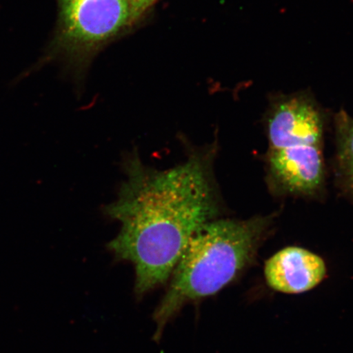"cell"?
<instances>
[{"label": "cell", "instance_id": "6da1fadb", "mask_svg": "<svg viewBox=\"0 0 353 353\" xmlns=\"http://www.w3.org/2000/svg\"><path fill=\"white\" fill-rule=\"evenodd\" d=\"M125 170L117 200L104 209L121 224L108 248L134 264L139 297L166 283L194 234L214 219L218 205L210 158L202 152L165 170L145 165L134 152Z\"/></svg>", "mask_w": 353, "mask_h": 353}, {"label": "cell", "instance_id": "ba28073f", "mask_svg": "<svg viewBox=\"0 0 353 353\" xmlns=\"http://www.w3.org/2000/svg\"><path fill=\"white\" fill-rule=\"evenodd\" d=\"M156 1L157 0H128L132 22L140 19Z\"/></svg>", "mask_w": 353, "mask_h": 353}, {"label": "cell", "instance_id": "8992f818", "mask_svg": "<svg viewBox=\"0 0 353 353\" xmlns=\"http://www.w3.org/2000/svg\"><path fill=\"white\" fill-rule=\"evenodd\" d=\"M267 284L277 292L305 293L314 289L326 276V265L320 256L300 247L278 251L265 263Z\"/></svg>", "mask_w": 353, "mask_h": 353}, {"label": "cell", "instance_id": "3957f363", "mask_svg": "<svg viewBox=\"0 0 353 353\" xmlns=\"http://www.w3.org/2000/svg\"><path fill=\"white\" fill-rule=\"evenodd\" d=\"M59 46L86 57L117 37L132 21L128 0H59Z\"/></svg>", "mask_w": 353, "mask_h": 353}, {"label": "cell", "instance_id": "7a4b0ae2", "mask_svg": "<svg viewBox=\"0 0 353 353\" xmlns=\"http://www.w3.org/2000/svg\"><path fill=\"white\" fill-rule=\"evenodd\" d=\"M270 217L211 220L194 234L172 274L171 284L154 312V341L188 303L216 294L253 261Z\"/></svg>", "mask_w": 353, "mask_h": 353}, {"label": "cell", "instance_id": "277c9868", "mask_svg": "<svg viewBox=\"0 0 353 353\" xmlns=\"http://www.w3.org/2000/svg\"><path fill=\"white\" fill-rule=\"evenodd\" d=\"M323 125L319 105L307 92L281 96L272 103L268 114L271 149L320 145Z\"/></svg>", "mask_w": 353, "mask_h": 353}, {"label": "cell", "instance_id": "5b68a950", "mask_svg": "<svg viewBox=\"0 0 353 353\" xmlns=\"http://www.w3.org/2000/svg\"><path fill=\"white\" fill-rule=\"evenodd\" d=\"M269 172L282 192L312 195L323 184L324 160L320 145L270 149Z\"/></svg>", "mask_w": 353, "mask_h": 353}, {"label": "cell", "instance_id": "52a82bcc", "mask_svg": "<svg viewBox=\"0 0 353 353\" xmlns=\"http://www.w3.org/2000/svg\"><path fill=\"white\" fill-rule=\"evenodd\" d=\"M338 162L343 182L353 192V118L342 110L335 117Z\"/></svg>", "mask_w": 353, "mask_h": 353}]
</instances>
